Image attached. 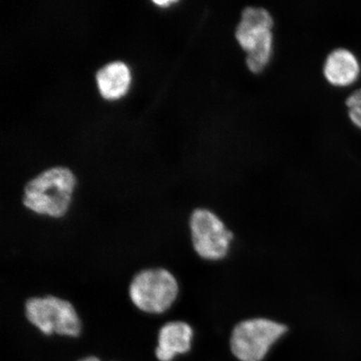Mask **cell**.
<instances>
[{"label":"cell","instance_id":"cell-6","mask_svg":"<svg viewBox=\"0 0 361 361\" xmlns=\"http://www.w3.org/2000/svg\"><path fill=\"white\" fill-rule=\"evenodd\" d=\"M274 19L264 8L247 7L243 11L235 31L239 45L246 53L255 47L266 35L272 32Z\"/></svg>","mask_w":361,"mask_h":361},{"label":"cell","instance_id":"cell-10","mask_svg":"<svg viewBox=\"0 0 361 361\" xmlns=\"http://www.w3.org/2000/svg\"><path fill=\"white\" fill-rule=\"evenodd\" d=\"M274 51L273 32L265 35L255 47L248 51L246 64L252 73L259 74L268 66Z\"/></svg>","mask_w":361,"mask_h":361},{"label":"cell","instance_id":"cell-9","mask_svg":"<svg viewBox=\"0 0 361 361\" xmlns=\"http://www.w3.org/2000/svg\"><path fill=\"white\" fill-rule=\"evenodd\" d=\"M97 81L102 96L115 100L124 96L130 82L129 68L123 62H113L97 72Z\"/></svg>","mask_w":361,"mask_h":361},{"label":"cell","instance_id":"cell-1","mask_svg":"<svg viewBox=\"0 0 361 361\" xmlns=\"http://www.w3.org/2000/svg\"><path fill=\"white\" fill-rule=\"evenodd\" d=\"M75 183L74 174L66 168L44 171L27 183L23 204L36 214L63 218L69 211Z\"/></svg>","mask_w":361,"mask_h":361},{"label":"cell","instance_id":"cell-2","mask_svg":"<svg viewBox=\"0 0 361 361\" xmlns=\"http://www.w3.org/2000/svg\"><path fill=\"white\" fill-rule=\"evenodd\" d=\"M179 284L168 269H147L135 275L129 286V297L144 313L162 314L177 300Z\"/></svg>","mask_w":361,"mask_h":361},{"label":"cell","instance_id":"cell-7","mask_svg":"<svg viewBox=\"0 0 361 361\" xmlns=\"http://www.w3.org/2000/svg\"><path fill=\"white\" fill-rule=\"evenodd\" d=\"M192 328L184 322H171L164 324L158 334L156 356L160 361H171L176 355L191 350Z\"/></svg>","mask_w":361,"mask_h":361},{"label":"cell","instance_id":"cell-8","mask_svg":"<svg viewBox=\"0 0 361 361\" xmlns=\"http://www.w3.org/2000/svg\"><path fill=\"white\" fill-rule=\"evenodd\" d=\"M360 64L353 53L338 48L328 56L324 65V78L336 87H346L357 79Z\"/></svg>","mask_w":361,"mask_h":361},{"label":"cell","instance_id":"cell-12","mask_svg":"<svg viewBox=\"0 0 361 361\" xmlns=\"http://www.w3.org/2000/svg\"><path fill=\"white\" fill-rule=\"evenodd\" d=\"M175 3L176 1H171V0H166V1H164V0H162V1H155V4L162 7L169 6L170 4Z\"/></svg>","mask_w":361,"mask_h":361},{"label":"cell","instance_id":"cell-4","mask_svg":"<svg viewBox=\"0 0 361 361\" xmlns=\"http://www.w3.org/2000/svg\"><path fill=\"white\" fill-rule=\"evenodd\" d=\"M287 331L286 324L267 318L243 320L233 329L230 347L239 360L262 361Z\"/></svg>","mask_w":361,"mask_h":361},{"label":"cell","instance_id":"cell-13","mask_svg":"<svg viewBox=\"0 0 361 361\" xmlns=\"http://www.w3.org/2000/svg\"><path fill=\"white\" fill-rule=\"evenodd\" d=\"M80 361H101L97 357H94V356H90V357H87L82 360H80Z\"/></svg>","mask_w":361,"mask_h":361},{"label":"cell","instance_id":"cell-11","mask_svg":"<svg viewBox=\"0 0 361 361\" xmlns=\"http://www.w3.org/2000/svg\"><path fill=\"white\" fill-rule=\"evenodd\" d=\"M346 105L349 108L350 118L361 128V88L355 90L347 98Z\"/></svg>","mask_w":361,"mask_h":361},{"label":"cell","instance_id":"cell-3","mask_svg":"<svg viewBox=\"0 0 361 361\" xmlns=\"http://www.w3.org/2000/svg\"><path fill=\"white\" fill-rule=\"evenodd\" d=\"M25 314L29 322L44 335L80 336L81 322L78 311L71 302L61 298L31 297L25 301Z\"/></svg>","mask_w":361,"mask_h":361},{"label":"cell","instance_id":"cell-5","mask_svg":"<svg viewBox=\"0 0 361 361\" xmlns=\"http://www.w3.org/2000/svg\"><path fill=\"white\" fill-rule=\"evenodd\" d=\"M189 228L194 250L200 258L218 261L228 255L233 233L214 212L194 210L189 219Z\"/></svg>","mask_w":361,"mask_h":361}]
</instances>
